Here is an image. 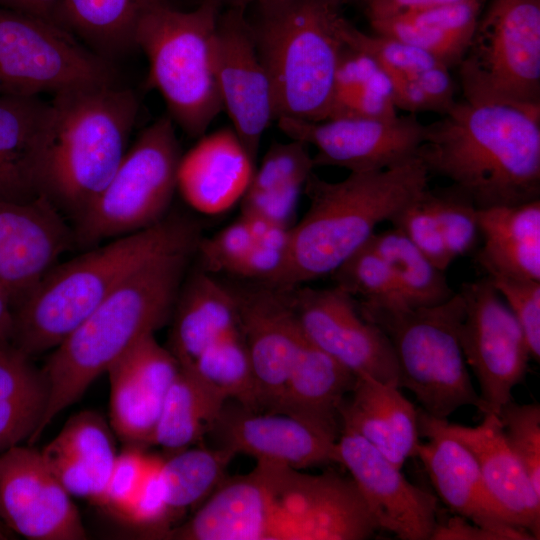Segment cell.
I'll use <instances>...</instances> for the list:
<instances>
[{"mask_svg":"<svg viewBox=\"0 0 540 540\" xmlns=\"http://www.w3.org/2000/svg\"><path fill=\"white\" fill-rule=\"evenodd\" d=\"M378 530L352 478L259 461L249 473L225 478L162 539L362 540Z\"/></svg>","mask_w":540,"mask_h":540,"instance_id":"obj_1","label":"cell"},{"mask_svg":"<svg viewBox=\"0 0 540 540\" xmlns=\"http://www.w3.org/2000/svg\"><path fill=\"white\" fill-rule=\"evenodd\" d=\"M426 125L417 157L478 209L540 199V108L462 99Z\"/></svg>","mask_w":540,"mask_h":540,"instance_id":"obj_2","label":"cell"},{"mask_svg":"<svg viewBox=\"0 0 540 540\" xmlns=\"http://www.w3.org/2000/svg\"><path fill=\"white\" fill-rule=\"evenodd\" d=\"M139 112L124 84L91 86L53 95L37 143V194L71 226L107 185L129 148Z\"/></svg>","mask_w":540,"mask_h":540,"instance_id":"obj_3","label":"cell"},{"mask_svg":"<svg viewBox=\"0 0 540 540\" xmlns=\"http://www.w3.org/2000/svg\"><path fill=\"white\" fill-rule=\"evenodd\" d=\"M197 246L159 255L135 271L49 354L47 402L33 445L55 419L135 342L170 320Z\"/></svg>","mask_w":540,"mask_h":540,"instance_id":"obj_4","label":"cell"},{"mask_svg":"<svg viewBox=\"0 0 540 540\" xmlns=\"http://www.w3.org/2000/svg\"><path fill=\"white\" fill-rule=\"evenodd\" d=\"M200 239L196 221L167 215L57 263L14 307L11 345L30 358L53 350L135 271L164 253L198 246Z\"/></svg>","mask_w":540,"mask_h":540,"instance_id":"obj_5","label":"cell"},{"mask_svg":"<svg viewBox=\"0 0 540 540\" xmlns=\"http://www.w3.org/2000/svg\"><path fill=\"white\" fill-rule=\"evenodd\" d=\"M428 178L418 157L385 170L349 172L337 182L312 172L304 187L308 209L291 226L285 264L268 284L294 287L331 274L369 241L378 224L417 199Z\"/></svg>","mask_w":540,"mask_h":540,"instance_id":"obj_6","label":"cell"},{"mask_svg":"<svg viewBox=\"0 0 540 540\" xmlns=\"http://www.w3.org/2000/svg\"><path fill=\"white\" fill-rule=\"evenodd\" d=\"M247 16L271 78L277 119L327 118L334 77L346 46L345 0H256Z\"/></svg>","mask_w":540,"mask_h":540,"instance_id":"obj_7","label":"cell"},{"mask_svg":"<svg viewBox=\"0 0 540 540\" xmlns=\"http://www.w3.org/2000/svg\"><path fill=\"white\" fill-rule=\"evenodd\" d=\"M361 315L389 339L398 365V386L409 390L425 413L447 419L464 406L483 414L459 339L464 316L460 292L444 303L414 307L399 295L357 301Z\"/></svg>","mask_w":540,"mask_h":540,"instance_id":"obj_8","label":"cell"},{"mask_svg":"<svg viewBox=\"0 0 540 540\" xmlns=\"http://www.w3.org/2000/svg\"><path fill=\"white\" fill-rule=\"evenodd\" d=\"M221 6L202 0L191 11L173 4L148 13L138 25L135 43L149 62L145 82L160 92L168 116L196 138L223 110L216 75V29Z\"/></svg>","mask_w":540,"mask_h":540,"instance_id":"obj_9","label":"cell"},{"mask_svg":"<svg viewBox=\"0 0 540 540\" xmlns=\"http://www.w3.org/2000/svg\"><path fill=\"white\" fill-rule=\"evenodd\" d=\"M181 157L168 115L144 128L107 185L72 225L75 247L86 250L163 220L177 190Z\"/></svg>","mask_w":540,"mask_h":540,"instance_id":"obj_10","label":"cell"},{"mask_svg":"<svg viewBox=\"0 0 540 540\" xmlns=\"http://www.w3.org/2000/svg\"><path fill=\"white\" fill-rule=\"evenodd\" d=\"M457 68L465 100L540 108V0H489Z\"/></svg>","mask_w":540,"mask_h":540,"instance_id":"obj_11","label":"cell"},{"mask_svg":"<svg viewBox=\"0 0 540 540\" xmlns=\"http://www.w3.org/2000/svg\"><path fill=\"white\" fill-rule=\"evenodd\" d=\"M121 84L113 62L54 22L0 7V95Z\"/></svg>","mask_w":540,"mask_h":540,"instance_id":"obj_12","label":"cell"},{"mask_svg":"<svg viewBox=\"0 0 540 540\" xmlns=\"http://www.w3.org/2000/svg\"><path fill=\"white\" fill-rule=\"evenodd\" d=\"M459 339L467 365L480 386L484 414L498 416L525 378L531 358L517 319L487 276L464 283Z\"/></svg>","mask_w":540,"mask_h":540,"instance_id":"obj_13","label":"cell"},{"mask_svg":"<svg viewBox=\"0 0 540 540\" xmlns=\"http://www.w3.org/2000/svg\"><path fill=\"white\" fill-rule=\"evenodd\" d=\"M291 140L316 148L314 166L340 167L349 172L385 170L417 157L426 125L415 115L392 118L277 120Z\"/></svg>","mask_w":540,"mask_h":540,"instance_id":"obj_14","label":"cell"},{"mask_svg":"<svg viewBox=\"0 0 540 540\" xmlns=\"http://www.w3.org/2000/svg\"><path fill=\"white\" fill-rule=\"evenodd\" d=\"M305 338L355 376L398 386V365L385 333L365 319L356 300L336 286L291 287Z\"/></svg>","mask_w":540,"mask_h":540,"instance_id":"obj_15","label":"cell"},{"mask_svg":"<svg viewBox=\"0 0 540 540\" xmlns=\"http://www.w3.org/2000/svg\"><path fill=\"white\" fill-rule=\"evenodd\" d=\"M3 525L31 540L87 538L71 496L32 445L0 453V536Z\"/></svg>","mask_w":540,"mask_h":540,"instance_id":"obj_16","label":"cell"},{"mask_svg":"<svg viewBox=\"0 0 540 540\" xmlns=\"http://www.w3.org/2000/svg\"><path fill=\"white\" fill-rule=\"evenodd\" d=\"M215 53L223 109L256 160L261 138L277 120V110L273 84L257 51L245 7H228L220 13Z\"/></svg>","mask_w":540,"mask_h":540,"instance_id":"obj_17","label":"cell"},{"mask_svg":"<svg viewBox=\"0 0 540 540\" xmlns=\"http://www.w3.org/2000/svg\"><path fill=\"white\" fill-rule=\"evenodd\" d=\"M230 289L236 300L239 331L256 377L262 409L270 411L306 341L291 287L252 281Z\"/></svg>","mask_w":540,"mask_h":540,"instance_id":"obj_18","label":"cell"},{"mask_svg":"<svg viewBox=\"0 0 540 540\" xmlns=\"http://www.w3.org/2000/svg\"><path fill=\"white\" fill-rule=\"evenodd\" d=\"M335 463L350 472L379 530L402 540L432 539L439 522L437 498L410 483L400 468L364 438L341 428Z\"/></svg>","mask_w":540,"mask_h":540,"instance_id":"obj_19","label":"cell"},{"mask_svg":"<svg viewBox=\"0 0 540 540\" xmlns=\"http://www.w3.org/2000/svg\"><path fill=\"white\" fill-rule=\"evenodd\" d=\"M73 247L71 224L44 197L0 199V287L13 310Z\"/></svg>","mask_w":540,"mask_h":540,"instance_id":"obj_20","label":"cell"},{"mask_svg":"<svg viewBox=\"0 0 540 540\" xmlns=\"http://www.w3.org/2000/svg\"><path fill=\"white\" fill-rule=\"evenodd\" d=\"M179 370L176 358L154 334L139 339L109 367V423L126 445H150Z\"/></svg>","mask_w":540,"mask_h":540,"instance_id":"obj_21","label":"cell"},{"mask_svg":"<svg viewBox=\"0 0 540 540\" xmlns=\"http://www.w3.org/2000/svg\"><path fill=\"white\" fill-rule=\"evenodd\" d=\"M210 433L219 447L296 469L335 463L338 435L278 412L223 407Z\"/></svg>","mask_w":540,"mask_h":540,"instance_id":"obj_22","label":"cell"},{"mask_svg":"<svg viewBox=\"0 0 540 540\" xmlns=\"http://www.w3.org/2000/svg\"><path fill=\"white\" fill-rule=\"evenodd\" d=\"M420 442L416 456L422 461L438 496L456 515L501 533L506 540H535L515 526L497 506L484 483L470 450L440 430L430 415L418 409Z\"/></svg>","mask_w":540,"mask_h":540,"instance_id":"obj_23","label":"cell"},{"mask_svg":"<svg viewBox=\"0 0 540 540\" xmlns=\"http://www.w3.org/2000/svg\"><path fill=\"white\" fill-rule=\"evenodd\" d=\"M483 416V421L474 427L431 418L440 430L470 450L489 494L506 517L539 539L540 493L507 442L499 417L494 414Z\"/></svg>","mask_w":540,"mask_h":540,"instance_id":"obj_24","label":"cell"},{"mask_svg":"<svg viewBox=\"0 0 540 540\" xmlns=\"http://www.w3.org/2000/svg\"><path fill=\"white\" fill-rule=\"evenodd\" d=\"M201 137L181 157L177 189L197 212L218 215L241 201L255 171V160L232 127Z\"/></svg>","mask_w":540,"mask_h":540,"instance_id":"obj_25","label":"cell"},{"mask_svg":"<svg viewBox=\"0 0 540 540\" xmlns=\"http://www.w3.org/2000/svg\"><path fill=\"white\" fill-rule=\"evenodd\" d=\"M349 394L339 409L341 428L360 435L400 469L416 456L418 409L399 386L360 375Z\"/></svg>","mask_w":540,"mask_h":540,"instance_id":"obj_26","label":"cell"},{"mask_svg":"<svg viewBox=\"0 0 540 540\" xmlns=\"http://www.w3.org/2000/svg\"><path fill=\"white\" fill-rule=\"evenodd\" d=\"M185 278L170 317L168 347L180 367L191 366L205 349L239 330L229 286L202 269Z\"/></svg>","mask_w":540,"mask_h":540,"instance_id":"obj_27","label":"cell"},{"mask_svg":"<svg viewBox=\"0 0 540 540\" xmlns=\"http://www.w3.org/2000/svg\"><path fill=\"white\" fill-rule=\"evenodd\" d=\"M356 376L307 339L268 412L284 413L339 436V409Z\"/></svg>","mask_w":540,"mask_h":540,"instance_id":"obj_28","label":"cell"},{"mask_svg":"<svg viewBox=\"0 0 540 540\" xmlns=\"http://www.w3.org/2000/svg\"><path fill=\"white\" fill-rule=\"evenodd\" d=\"M483 246L477 262L486 275L540 281V199L478 209Z\"/></svg>","mask_w":540,"mask_h":540,"instance_id":"obj_29","label":"cell"},{"mask_svg":"<svg viewBox=\"0 0 540 540\" xmlns=\"http://www.w3.org/2000/svg\"><path fill=\"white\" fill-rule=\"evenodd\" d=\"M484 5L485 0H462L369 23L374 33L418 47L452 69L463 59Z\"/></svg>","mask_w":540,"mask_h":540,"instance_id":"obj_30","label":"cell"},{"mask_svg":"<svg viewBox=\"0 0 540 540\" xmlns=\"http://www.w3.org/2000/svg\"><path fill=\"white\" fill-rule=\"evenodd\" d=\"M170 0H62L56 23L99 56L113 62L137 50L141 20Z\"/></svg>","mask_w":540,"mask_h":540,"instance_id":"obj_31","label":"cell"},{"mask_svg":"<svg viewBox=\"0 0 540 540\" xmlns=\"http://www.w3.org/2000/svg\"><path fill=\"white\" fill-rule=\"evenodd\" d=\"M309 145L291 140L274 143L255 169L241 199V214L291 227L299 197L314 163Z\"/></svg>","mask_w":540,"mask_h":540,"instance_id":"obj_32","label":"cell"},{"mask_svg":"<svg viewBox=\"0 0 540 540\" xmlns=\"http://www.w3.org/2000/svg\"><path fill=\"white\" fill-rule=\"evenodd\" d=\"M48 102L35 97L0 95V199L38 198L34 156Z\"/></svg>","mask_w":540,"mask_h":540,"instance_id":"obj_33","label":"cell"},{"mask_svg":"<svg viewBox=\"0 0 540 540\" xmlns=\"http://www.w3.org/2000/svg\"><path fill=\"white\" fill-rule=\"evenodd\" d=\"M225 402L191 369L180 367L166 394L150 445L175 452L199 442L212 429Z\"/></svg>","mask_w":540,"mask_h":540,"instance_id":"obj_34","label":"cell"},{"mask_svg":"<svg viewBox=\"0 0 540 540\" xmlns=\"http://www.w3.org/2000/svg\"><path fill=\"white\" fill-rule=\"evenodd\" d=\"M397 115L390 75L369 55L346 45L336 69L326 119Z\"/></svg>","mask_w":540,"mask_h":540,"instance_id":"obj_35","label":"cell"},{"mask_svg":"<svg viewBox=\"0 0 540 540\" xmlns=\"http://www.w3.org/2000/svg\"><path fill=\"white\" fill-rule=\"evenodd\" d=\"M369 241L387 262L399 295L409 305L434 306L455 294L445 271L434 265L400 230L393 227L374 233Z\"/></svg>","mask_w":540,"mask_h":540,"instance_id":"obj_36","label":"cell"},{"mask_svg":"<svg viewBox=\"0 0 540 540\" xmlns=\"http://www.w3.org/2000/svg\"><path fill=\"white\" fill-rule=\"evenodd\" d=\"M235 456L223 447H187L163 458L161 475L173 519L190 507L200 506L219 487Z\"/></svg>","mask_w":540,"mask_h":540,"instance_id":"obj_37","label":"cell"},{"mask_svg":"<svg viewBox=\"0 0 540 540\" xmlns=\"http://www.w3.org/2000/svg\"><path fill=\"white\" fill-rule=\"evenodd\" d=\"M226 401L234 399L244 409L262 412L259 389L250 357L239 330L205 349L189 367Z\"/></svg>","mask_w":540,"mask_h":540,"instance_id":"obj_38","label":"cell"},{"mask_svg":"<svg viewBox=\"0 0 540 540\" xmlns=\"http://www.w3.org/2000/svg\"><path fill=\"white\" fill-rule=\"evenodd\" d=\"M114 431L99 413L81 411L69 418L51 441L71 456L90 476L92 504L100 506L117 456Z\"/></svg>","mask_w":540,"mask_h":540,"instance_id":"obj_39","label":"cell"},{"mask_svg":"<svg viewBox=\"0 0 540 540\" xmlns=\"http://www.w3.org/2000/svg\"><path fill=\"white\" fill-rule=\"evenodd\" d=\"M340 33L347 46L369 55L389 75H412L442 64L424 50L409 43L376 33L367 34L344 16L340 22Z\"/></svg>","mask_w":540,"mask_h":540,"instance_id":"obj_40","label":"cell"},{"mask_svg":"<svg viewBox=\"0 0 540 540\" xmlns=\"http://www.w3.org/2000/svg\"><path fill=\"white\" fill-rule=\"evenodd\" d=\"M426 197L451 258L454 260L471 252L480 234L478 208L451 185L435 190L428 188Z\"/></svg>","mask_w":540,"mask_h":540,"instance_id":"obj_41","label":"cell"},{"mask_svg":"<svg viewBox=\"0 0 540 540\" xmlns=\"http://www.w3.org/2000/svg\"><path fill=\"white\" fill-rule=\"evenodd\" d=\"M450 70L438 64L412 75H390L397 110L413 115L421 112L447 113L457 102L456 85Z\"/></svg>","mask_w":540,"mask_h":540,"instance_id":"obj_42","label":"cell"},{"mask_svg":"<svg viewBox=\"0 0 540 540\" xmlns=\"http://www.w3.org/2000/svg\"><path fill=\"white\" fill-rule=\"evenodd\" d=\"M331 275L334 286L354 299L358 297V301L399 295L390 267L370 241L350 255Z\"/></svg>","mask_w":540,"mask_h":540,"instance_id":"obj_43","label":"cell"},{"mask_svg":"<svg viewBox=\"0 0 540 540\" xmlns=\"http://www.w3.org/2000/svg\"><path fill=\"white\" fill-rule=\"evenodd\" d=\"M162 461V457L151 455L136 496L119 518L124 523L141 530V535L147 538L162 539L170 530L173 521L161 475Z\"/></svg>","mask_w":540,"mask_h":540,"instance_id":"obj_44","label":"cell"},{"mask_svg":"<svg viewBox=\"0 0 540 540\" xmlns=\"http://www.w3.org/2000/svg\"><path fill=\"white\" fill-rule=\"evenodd\" d=\"M511 449L540 493V406L508 401L498 414Z\"/></svg>","mask_w":540,"mask_h":540,"instance_id":"obj_45","label":"cell"},{"mask_svg":"<svg viewBox=\"0 0 540 540\" xmlns=\"http://www.w3.org/2000/svg\"><path fill=\"white\" fill-rule=\"evenodd\" d=\"M426 190L417 199L397 212L389 222L394 228L400 230L434 265L445 271L453 259L447 250L439 224L427 200Z\"/></svg>","mask_w":540,"mask_h":540,"instance_id":"obj_46","label":"cell"},{"mask_svg":"<svg viewBox=\"0 0 540 540\" xmlns=\"http://www.w3.org/2000/svg\"><path fill=\"white\" fill-rule=\"evenodd\" d=\"M507 302L520 324L530 356L540 359V281L521 279L502 274L486 275Z\"/></svg>","mask_w":540,"mask_h":540,"instance_id":"obj_47","label":"cell"},{"mask_svg":"<svg viewBox=\"0 0 540 540\" xmlns=\"http://www.w3.org/2000/svg\"><path fill=\"white\" fill-rule=\"evenodd\" d=\"M151 455L141 447L127 445L117 454L99 507L119 519L136 496Z\"/></svg>","mask_w":540,"mask_h":540,"instance_id":"obj_48","label":"cell"},{"mask_svg":"<svg viewBox=\"0 0 540 540\" xmlns=\"http://www.w3.org/2000/svg\"><path fill=\"white\" fill-rule=\"evenodd\" d=\"M254 244L250 226L241 215L212 237L201 238L196 254H199L202 270L211 274L230 273Z\"/></svg>","mask_w":540,"mask_h":540,"instance_id":"obj_49","label":"cell"},{"mask_svg":"<svg viewBox=\"0 0 540 540\" xmlns=\"http://www.w3.org/2000/svg\"><path fill=\"white\" fill-rule=\"evenodd\" d=\"M46 407L45 397L0 400V453L28 443L36 433Z\"/></svg>","mask_w":540,"mask_h":540,"instance_id":"obj_50","label":"cell"},{"mask_svg":"<svg viewBox=\"0 0 540 540\" xmlns=\"http://www.w3.org/2000/svg\"><path fill=\"white\" fill-rule=\"evenodd\" d=\"M506 540L496 531L476 525L456 515L446 521L438 522L432 540Z\"/></svg>","mask_w":540,"mask_h":540,"instance_id":"obj_51","label":"cell"},{"mask_svg":"<svg viewBox=\"0 0 540 540\" xmlns=\"http://www.w3.org/2000/svg\"><path fill=\"white\" fill-rule=\"evenodd\" d=\"M462 0H374L364 8L370 21L385 19L405 12L457 3Z\"/></svg>","mask_w":540,"mask_h":540,"instance_id":"obj_52","label":"cell"},{"mask_svg":"<svg viewBox=\"0 0 540 540\" xmlns=\"http://www.w3.org/2000/svg\"><path fill=\"white\" fill-rule=\"evenodd\" d=\"M13 333V305L0 287V347L11 345Z\"/></svg>","mask_w":540,"mask_h":540,"instance_id":"obj_53","label":"cell"},{"mask_svg":"<svg viewBox=\"0 0 540 540\" xmlns=\"http://www.w3.org/2000/svg\"><path fill=\"white\" fill-rule=\"evenodd\" d=\"M220 6L226 4L228 7H245L251 5L256 0H213Z\"/></svg>","mask_w":540,"mask_h":540,"instance_id":"obj_54","label":"cell"},{"mask_svg":"<svg viewBox=\"0 0 540 540\" xmlns=\"http://www.w3.org/2000/svg\"><path fill=\"white\" fill-rule=\"evenodd\" d=\"M372 1L374 0H345L346 4H356V5H359L361 7H363V9L369 5Z\"/></svg>","mask_w":540,"mask_h":540,"instance_id":"obj_55","label":"cell"}]
</instances>
